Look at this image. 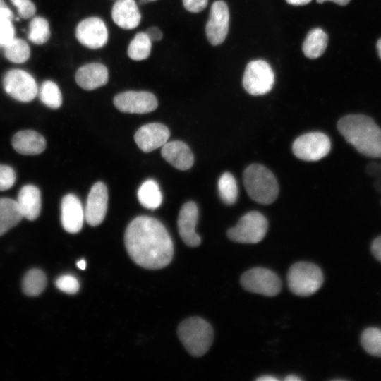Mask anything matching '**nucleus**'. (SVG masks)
I'll list each match as a JSON object with an SVG mask.
<instances>
[{
    "label": "nucleus",
    "instance_id": "22",
    "mask_svg": "<svg viewBox=\"0 0 381 381\" xmlns=\"http://www.w3.org/2000/svg\"><path fill=\"white\" fill-rule=\"evenodd\" d=\"M15 150L25 155H35L42 152L46 147L44 138L38 132L24 130L17 132L12 138Z\"/></svg>",
    "mask_w": 381,
    "mask_h": 381
},
{
    "label": "nucleus",
    "instance_id": "25",
    "mask_svg": "<svg viewBox=\"0 0 381 381\" xmlns=\"http://www.w3.org/2000/svg\"><path fill=\"white\" fill-rule=\"evenodd\" d=\"M140 203L145 208L156 209L162 202V195L157 183L153 179L143 182L138 190Z\"/></svg>",
    "mask_w": 381,
    "mask_h": 381
},
{
    "label": "nucleus",
    "instance_id": "10",
    "mask_svg": "<svg viewBox=\"0 0 381 381\" xmlns=\"http://www.w3.org/2000/svg\"><path fill=\"white\" fill-rule=\"evenodd\" d=\"M3 86L8 95L23 102L32 101L38 92L37 85L32 76L20 69L8 71L4 77Z\"/></svg>",
    "mask_w": 381,
    "mask_h": 381
},
{
    "label": "nucleus",
    "instance_id": "12",
    "mask_svg": "<svg viewBox=\"0 0 381 381\" xmlns=\"http://www.w3.org/2000/svg\"><path fill=\"white\" fill-rule=\"evenodd\" d=\"M229 11L223 1H214L210 8V17L205 27L207 40L212 45L222 44L229 30Z\"/></svg>",
    "mask_w": 381,
    "mask_h": 381
},
{
    "label": "nucleus",
    "instance_id": "2",
    "mask_svg": "<svg viewBox=\"0 0 381 381\" xmlns=\"http://www.w3.org/2000/svg\"><path fill=\"white\" fill-rule=\"evenodd\" d=\"M337 128L361 154L381 157V128L371 117L363 114L347 115L339 120Z\"/></svg>",
    "mask_w": 381,
    "mask_h": 381
},
{
    "label": "nucleus",
    "instance_id": "20",
    "mask_svg": "<svg viewBox=\"0 0 381 381\" xmlns=\"http://www.w3.org/2000/svg\"><path fill=\"white\" fill-rule=\"evenodd\" d=\"M16 201L23 218L33 221L39 217L41 193L37 187L31 184L24 186L20 188Z\"/></svg>",
    "mask_w": 381,
    "mask_h": 381
},
{
    "label": "nucleus",
    "instance_id": "36",
    "mask_svg": "<svg viewBox=\"0 0 381 381\" xmlns=\"http://www.w3.org/2000/svg\"><path fill=\"white\" fill-rule=\"evenodd\" d=\"M17 8L19 16L23 18L32 17L36 11L35 6L30 0H11Z\"/></svg>",
    "mask_w": 381,
    "mask_h": 381
},
{
    "label": "nucleus",
    "instance_id": "39",
    "mask_svg": "<svg viewBox=\"0 0 381 381\" xmlns=\"http://www.w3.org/2000/svg\"><path fill=\"white\" fill-rule=\"evenodd\" d=\"M145 33L152 42L159 41L162 38V32L155 26L149 28Z\"/></svg>",
    "mask_w": 381,
    "mask_h": 381
},
{
    "label": "nucleus",
    "instance_id": "43",
    "mask_svg": "<svg viewBox=\"0 0 381 381\" xmlns=\"http://www.w3.org/2000/svg\"><path fill=\"white\" fill-rule=\"evenodd\" d=\"M258 381H278L279 379L273 375H266L256 379Z\"/></svg>",
    "mask_w": 381,
    "mask_h": 381
},
{
    "label": "nucleus",
    "instance_id": "41",
    "mask_svg": "<svg viewBox=\"0 0 381 381\" xmlns=\"http://www.w3.org/2000/svg\"><path fill=\"white\" fill-rule=\"evenodd\" d=\"M366 171L370 176H377L381 172V167L378 164L373 162L367 166Z\"/></svg>",
    "mask_w": 381,
    "mask_h": 381
},
{
    "label": "nucleus",
    "instance_id": "37",
    "mask_svg": "<svg viewBox=\"0 0 381 381\" xmlns=\"http://www.w3.org/2000/svg\"><path fill=\"white\" fill-rule=\"evenodd\" d=\"M184 8L193 13L202 11L207 5L208 0H182Z\"/></svg>",
    "mask_w": 381,
    "mask_h": 381
},
{
    "label": "nucleus",
    "instance_id": "16",
    "mask_svg": "<svg viewBox=\"0 0 381 381\" xmlns=\"http://www.w3.org/2000/svg\"><path fill=\"white\" fill-rule=\"evenodd\" d=\"M198 219V209L194 202L185 203L180 210L178 217V229L183 242L188 246L196 247L201 239L195 231Z\"/></svg>",
    "mask_w": 381,
    "mask_h": 381
},
{
    "label": "nucleus",
    "instance_id": "6",
    "mask_svg": "<svg viewBox=\"0 0 381 381\" xmlns=\"http://www.w3.org/2000/svg\"><path fill=\"white\" fill-rule=\"evenodd\" d=\"M268 227L266 217L257 211L243 215L237 224L227 231V236L241 243H257L265 237Z\"/></svg>",
    "mask_w": 381,
    "mask_h": 381
},
{
    "label": "nucleus",
    "instance_id": "40",
    "mask_svg": "<svg viewBox=\"0 0 381 381\" xmlns=\"http://www.w3.org/2000/svg\"><path fill=\"white\" fill-rule=\"evenodd\" d=\"M13 13L3 0H0V19L12 20Z\"/></svg>",
    "mask_w": 381,
    "mask_h": 381
},
{
    "label": "nucleus",
    "instance_id": "9",
    "mask_svg": "<svg viewBox=\"0 0 381 381\" xmlns=\"http://www.w3.org/2000/svg\"><path fill=\"white\" fill-rule=\"evenodd\" d=\"M331 141L321 132H310L297 138L292 145L296 157L304 161H318L330 151Z\"/></svg>",
    "mask_w": 381,
    "mask_h": 381
},
{
    "label": "nucleus",
    "instance_id": "35",
    "mask_svg": "<svg viewBox=\"0 0 381 381\" xmlns=\"http://www.w3.org/2000/svg\"><path fill=\"white\" fill-rule=\"evenodd\" d=\"M15 30L11 20L0 19V46L4 47L14 38Z\"/></svg>",
    "mask_w": 381,
    "mask_h": 381
},
{
    "label": "nucleus",
    "instance_id": "32",
    "mask_svg": "<svg viewBox=\"0 0 381 381\" xmlns=\"http://www.w3.org/2000/svg\"><path fill=\"white\" fill-rule=\"evenodd\" d=\"M50 37L49 26L47 20L42 17L34 18L29 27L28 39L34 44L45 43Z\"/></svg>",
    "mask_w": 381,
    "mask_h": 381
},
{
    "label": "nucleus",
    "instance_id": "31",
    "mask_svg": "<svg viewBox=\"0 0 381 381\" xmlns=\"http://www.w3.org/2000/svg\"><path fill=\"white\" fill-rule=\"evenodd\" d=\"M361 343L367 353L381 357V329L366 328L361 334Z\"/></svg>",
    "mask_w": 381,
    "mask_h": 381
},
{
    "label": "nucleus",
    "instance_id": "19",
    "mask_svg": "<svg viewBox=\"0 0 381 381\" xmlns=\"http://www.w3.org/2000/svg\"><path fill=\"white\" fill-rule=\"evenodd\" d=\"M163 158L179 170L190 169L194 162L190 147L183 142L174 140L166 143L161 150Z\"/></svg>",
    "mask_w": 381,
    "mask_h": 381
},
{
    "label": "nucleus",
    "instance_id": "4",
    "mask_svg": "<svg viewBox=\"0 0 381 381\" xmlns=\"http://www.w3.org/2000/svg\"><path fill=\"white\" fill-rule=\"evenodd\" d=\"M178 336L181 343L193 356L204 355L213 341V329L204 319L193 317L183 320L179 326Z\"/></svg>",
    "mask_w": 381,
    "mask_h": 381
},
{
    "label": "nucleus",
    "instance_id": "30",
    "mask_svg": "<svg viewBox=\"0 0 381 381\" xmlns=\"http://www.w3.org/2000/svg\"><path fill=\"white\" fill-rule=\"evenodd\" d=\"M37 94L44 104L52 109H58L62 103V96L58 85L51 80L44 81Z\"/></svg>",
    "mask_w": 381,
    "mask_h": 381
},
{
    "label": "nucleus",
    "instance_id": "24",
    "mask_svg": "<svg viewBox=\"0 0 381 381\" xmlns=\"http://www.w3.org/2000/svg\"><path fill=\"white\" fill-rule=\"evenodd\" d=\"M328 42L327 35L319 28L311 30L303 42L304 55L311 59H317L325 52Z\"/></svg>",
    "mask_w": 381,
    "mask_h": 381
},
{
    "label": "nucleus",
    "instance_id": "15",
    "mask_svg": "<svg viewBox=\"0 0 381 381\" xmlns=\"http://www.w3.org/2000/svg\"><path fill=\"white\" fill-rule=\"evenodd\" d=\"M169 136L170 132L166 126L151 123L141 126L136 131L134 140L141 150L149 152L163 146Z\"/></svg>",
    "mask_w": 381,
    "mask_h": 381
},
{
    "label": "nucleus",
    "instance_id": "28",
    "mask_svg": "<svg viewBox=\"0 0 381 381\" xmlns=\"http://www.w3.org/2000/svg\"><path fill=\"white\" fill-rule=\"evenodd\" d=\"M5 56L16 64L26 61L30 56V47L28 43L21 39L13 38L4 47Z\"/></svg>",
    "mask_w": 381,
    "mask_h": 381
},
{
    "label": "nucleus",
    "instance_id": "13",
    "mask_svg": "<svg viewBox=\"0 0 381 381\" xmlns=\"http://www.w3.org/2000/svg\"><path fill=\"white\" fill-rule=\"evenodd\" d=\"M75 36L80 43L90 49L102 47L108 40V30L104 21L97 17L83 20L76 28Z\"/></svg>",
    "mask_w": 381,
    "mask_h": 381
},
{
    "label": "nucleus",
    "instance_id": "27",
    "mask_svg": "<svg viewBox=\"0 0 381 381\" xmlns=\"http://www.w3.org/2000/svg\"><path fill=\"white\" fill-rule=\"evenodd\" d=\"M152 41L145 32L137 33L128 48V56L135 61L146 59L150 54Z\"/></svg>",
    "mask_w": 381,
    "mask_h": 381
},
{
    "label": "nucleus",
    "instance_id": "8",
    "mask_svg": "<svg viewBox=\"0 0 381 381\" xmlns=\"http://www.w3.org/2000/svg\"><path fill=\"white\" fill-rule=\"evenodd\" d=\"M241 284L248 291L267 296H276L282 289L279 276L264 267H254L245 272L241 277Z\"/></svg>",
    "mask_w": 381,
    "mask_h": 381
},
{
    "label": "nucleus",
    "instance_id": "38",
    "mask_svg": "<svg viewBox=\"0 0 381 381\" xmlns=\"http://www.w3.org/2000/svg\"><path fill=\"white\" fill-rule=\"evenodd\" d=\"M371 251L375 258L381 262V236L373 241Z\"/></svg>",
    "mask_w": 381,
    "mask_h": 381
},
{
    "label": "nucleus",
    "instance_id": "45",
    "mask_svg": "<svg viewBox=\"0 0 381 381\" xmlns=\"http://www.w3.org/2000/svg\"><path fill=\"white\" fill-rule=\"evenodd\" d=\"M286 381H301V379L296 375H288L285 378Z\"/></svg>",
    "mask_w": 381,
    "mask_h": 381
},
{
    "label": "nucleus",
    "instance_id": "3",
    "mask_svg": "<svg viewBox=\"0 0 381 381\" xmlns=\"http://www.w3.org/2000/svg\"><path fill=\"white\" fill-rule=\"evenodd\" d=\"M243 183L250 198L262 205H270L279 193L277 181L272 171L265 167L253 164L243 172Z\"/></svg>",
    "mask_w": 381,
    "mask_h": 381
},
{
    "label": "nucleus",
    "instance_id": "44",
    "mask_svg": "<svg viewBox=\"0 0 381 381\" xmlns=\"http://www.w3.org/2000/svg\"><path fill=\"white\" fill-rule=\"evenodd\" d=\"M318 3H323L326 1H331L340 6L346 5L351 0H316Z\"/></svg>",
    "mask_w": 381,
    "mask_h": 381
},
{
    "label": "nucleus",
    "instance_id": "14",
    "mask_svg": "<svg viewBox=\"0 0 381 381\" xmlns=\"http://www.w3.org/2000/svg\"><path fill=\"white\" fill-rule=\"evenodd\" d=\"M108 204V191L103 182H97L91 188L84 210L85 219L92 226L100 224L104 220Z\"/></svg>",
    "mask_w": 381,
    "mask_h": 381
},
{
    "label": "nucleus",
    "instance_id": "18",
    "mask_svg": "<svg viewBox=\"0 0 381 381\" xmlns=\"http://www.w3.org/2000/svg\"><path fill=\"white\" fill-rule=\"evenodd\" d=\"M108 70L99 63H92L81 66L75 73L77 84L84 90H92L107 84Z\"/></svg>",
    "mask_w": 381,
    "mask_h": 381
},
{
    "label": "nucleus",
    "instance_id": "26",
    "mask_svg": "<svg viewBox=\"0 0 381 381\" xmlns=\"http://www.w3.org/2000/svg\"><path fill=\"white\" fill-rule=\"evenodd\" d=\"M46 285L47 278L44 273L41 270L32 269L24 276L22 288L26 295L36 296L44 291Z\"/></svg>",
    "mask_w": 381,
    "mask_h": 381
},
{
    "label": "nucleus",
    "instance_id": "48",
    "mask_svg": "<svg viewBox=\"0 0 381 381\" xmlns=\"http://www.w3.org/2000/svg\"><path fill=\"white\" fill-rule=\"evenodd\" d=\"M151 1H154V0H151Z\"/></svg>",
    "mask_w": 381,
    "mask_h": 381
},
{
    "label": "nucleus",
    "instance_id": "1",
    "mask_svg": "<svg viewBox=\"0 0 381 381\" xmlns=\"http://www.w3.org/2000/svg\"><path fill=\"white\" fill-rule=\"evenodd\" d=\"M124 240L131 258L144 268L160 269L172 260V240L165 226L155 218H135L126 228Z\"/></svg>",
    "mask_w": 381,
    "mask_h": 381
},
{
    "label": "nucleus",
    "instance_id": "34",
    "mask_svg": "<svg viewBox=\"0 0 381 381\" xmlns=\"http://www.w3.org/2000/svg\"><path fill=\"white\" fill-rule=\"evenodd\" d=\"M16 175L14 169L8 166L0 164V190L11 188L16 182Z\"/></svg>",
    "mask_w": 381,
    "mask_h": 381
},
{
    "label": "nucleus",
    "instance_id": "29",
    "mask_svg": "<svg viewBox=\"0 0 381 381\" xmlns=\"http://www.w3.org/2000/svg\"><path fill=\"white\" fill-rule=\"evenodd\" d=\"M221 199L226 205H233L237 200L238 186L234 176L229 172L224 173L218 181Z\"/></svg>",
    "mask_w": 381,
    "mask_h": 381
},
{
    "label": "nucleus",
    "instance_id": "46",
    "mask_svg": "<svg viewBox=\"0 0 381 381\" xmlns=\"http://www.w3.org/2000/svg\"><path fill=\"white\" fill-rule=\"evenodd\" d=\"M77 266L80 270H85L86 267V261L83 259L78 261Z\"/></svg>",
    "mask_w": 381,
    "mask_h": 381
},
{
    "label": "nucleus",
    "instance_id": "42",
    "mask_svg": "<svg viewBox=\"0 0 381 381\" xmlns=\"http://www.w3.org/2000/svg\"><path fill=\"white\" fill-rule=\"evenodd\" d=\"M286 1L291 5L303 6L310 3L311 0H286Z\"/></svg>",
    "mask_w": 381,
    "mask_h": 381
},
{
    "label": "nucleus",
    "instance_id": "11",
    "mask_svg": "<svg viewBox=\"0 0 381 381\" xmlns=\"http://www.w3.org/2000/svg\"><path fill=\"white\" fill-rule=\"evenodd\" d=\"M115 107L121 112L146 114L154 111L158 105L156 97L146 91H126L114 98Z\"/></svg>",
    "mask_w": 381,
    "mask_h": 381
},
{
    "label": "nucleus",
    "instance_id": "23",
    "mask_svg": "<svg viewBox=\"0 0 381 381\" xmlns=\"http://www.w3.org/2000/svg\"><path fill=\"white\" fill-rule=\"evenodd\" d=\"M23 216L16 200L8 198H0V236L17 225Z\"/></svg>",
    "mask_w": 381,
    "mask_h": 381
},
{
    "label": "nucleus",
    "instance_id": "7",
    "mask_svg": "<svg viewBox=\"0 0 381 381\" xmlns=\"http://www.w3.org/2000/svg\"><path fill=\"white\" fill-rule=\"evenodd\" d=\"M274 83V73L270 64L263 60H255L246 67L243 85L252 95H262L269 92Z\"/></svg>",
    "mask_w": 381,
    "mask_h": 381
},
{
    "label": "nucleus",
    "instance_id": "21",
    "mask_svg": "<svg viewBox=\"0 0 381 381\" xmlns=\"http://www.w3.org/2000/svg\"><path fill=\"white\" fill-rule=\"evenodd\" d=\"M111 17L118 26L126 30L136 28L141 19L134 0H117L112 7Z\"/></svg>",
    "mask_w": 381,
    "mask_h": 381
},
{
    "label": "nucleus",
    "instance_id": "33",
    "mask_svg": "<svg viewBox=\"0 0 381 381\" xmlns=\"http://www.w3.org/2000/svg\"><path fill=\"white\" fill-rule=\"evenodd\" d=\"M56 286L63 292L74 294L79 290V282L77 279L69 274L61 275L55 282Z\"/></svg>",
    "mask_w": 381,
    "mask_h": 381
},
{
    "label": "nucleus",
    "instance_id": "5",
    "mask_svg": "<svg viewBox=\"0 0 381 381\" xmlns=\"http://www.w3.org/2000/svg\"><path fill=\"white\" fill-rule=\"evenodd\" d=\"M320 268L311 262H298L292 265L287 274V283L292 293L300 296L315 294L323 284Z\"/></svg>",
    "mask_w": 381,
    "mask_h": 381
},
{
    "label": "nucleus",
    "instance_id": "47",
    "mask_svg": "<svg viewBox=\"0 0 381 381\" xmlns=\"http://www.w3.org/2000/svg\"><path fill=\"white\" fill-rule=\"evenodd\" d=\"M376 47H377L378 55L380 58L381 59V38L377 41Z\"/></svg>",
    "mask_w": 381,
    "mask_h": 381
},
{
    "label": "nucleus",
    "instance_id": "17",
    "mask_svg": "<svg viewBox=\"0 0 381 381\" xmlns=\"http://www.w3.org/2000/svg\"><path fill=\"white\" fill-rule=\"evenodd\" d=\"M84 210L79 198L74 194H67L61 204V221L64 229L68 233L75 234L83 227Z\"/></svg>",
    "mask_w": 381,
    "mask_h": 381
}]
</instances>
